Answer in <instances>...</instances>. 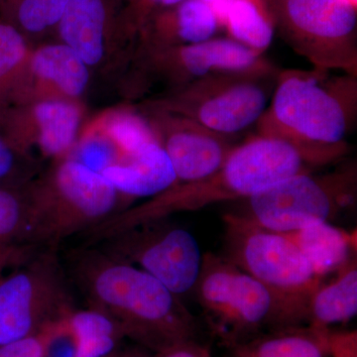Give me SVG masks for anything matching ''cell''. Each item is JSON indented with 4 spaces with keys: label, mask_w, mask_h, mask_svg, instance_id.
<instances>
[{
    "label": "cell",
    "mask_w": 357,
    "mask_h": 357,
    "mask_svg": "<svg viewBox=\"0 0 357 357\" xmlns=\"http://www.w3.org/2000/svg\"><path fill=\"white\" fill-rule=\"evenodd\" d=\"M57 249H41L0 279V347L36 335L75 309Z\"/></svg>",
    "instance_id": "10"
},
{
    "label": "cell",
    "mask_w": 357,
    "mask_h": 357,
    "mask_svg": "<svg viewBox=\"0 0 357 357\" xmlns=\"http://www.w3.org/2000/svg\"><path fill=\"white\" fill-rule=\"evenodd\" d=\"M202 1L211 7L215 18H218L217 20H220L222 17L225 9H227L229 0H202Z\"/></svg>",
    "instance_id": "34"
},
{
    "label": "cell",
    "mask_w": 357,
    "mask_h": 357,
    "mask_svg": "<svg viewBox=\"0 0 357 357\" xmlns=\"http://www.w3.org/2000/svg\"><path fill=\"white\" fill-rule=\"evenodd\" d=\"M30 182L0 185V249L27 244L31 213Z\"/></svg>",
    "instance_id": "24"
},
{
    "label": "cell",
    "mask_w": 357,
    "mask_h": 357,
    "mask_svg": "<svg viewBox=\"0 0 357 357\" xmlns=\"http://www.w3.org/2000/svg\"><path fill=\"white\" fill-rule=\"evenodd\" d=\"M316 170L290 143L256 134L238 143L215 172L196 182L175 184L139 206L115 213L84 232V244L100 243L124 230L168 218L174 213L250 198L285 178Z\"/></svg>",
    "instance_id": "3"
},
{
    "label": "cell",
    "mask_w": 357,
    "mask_h": 357,
    "mask_svg": "<svg viewBox=\"0 0 357 357\" xmlns=\"http://www.w3.org/2000/svg\"><path fill=\"white\" fill-rule=\"evenodd\" d=\"M300 248L318 276L335 274L356 257V232H349L331 222L317 223L284 234Z\"/></svg>",
    "instance_id": "19"
},
{
    "label": "cell",
    "mask_w": 357,
    "mask_h": 357,
    "mask_svg": "<svg viewBox=\"0 0 357 357\" xmlns=\"http://www.w3.org/2000/svg\"><path fill=\"white\" fill-rule=\"evenodd\" d=\"M356 161L323 174H297L259 194L244 199L238 213L263 229L291 234L317 223L331 222L354 206Z\"/></svg>",
    "instance_id": "7"
},
{
    "label": "cell",
    "mask_w": 357,
    "mask_h": 357,
    "mask_svg": "<svg viewBox=\"0 0 357 357\" xmlns=\"http://www.w3.org/2000/svg\"><path fill=\"white\" fill-rule=\"evenodd\" d=\"M357 119V77L326 70H280L256 134L290 143L317 169L351 153Z\"/></svg>",
    "instance_id": "2"
},
{
    "label": "cell",
    "mask_w": 357,
    "mask_h": 357,
    "mask_svg": "<svg viewBox=\"0 0 357 357\" xmlns=\"http://www.w3.org/2000/svg\"><path fill=\"white\" fill-rule=\"evenodd\" d=\"M100 128L119 148L123 159L149 145L160 143L147 117L136 110L121 109L112 112L105 117Z\"/></svg>",
    "instance_id": "25"
},
{
    "label": "cell",
    "mask_w": 357,
    "mask_h": 357,
    "mask_svg": "<svg viewBox=\"0 0 357 357\" xmlns=\"http://www.w3.org/2000/svg\"><path fill=\"white\" fill-rule=\"evenodd\" d=\"M154 357H213L208 347L199 344L196 340H187L155 354Z\"/></svg>",
    "instance_id": "32"
},
{
    "label": "cell",
    "mask_w": 357,
    "mask_h": 357,
    "mask_svg": "<svg viewBox=\"0 0 357 357\" xmlns=\"http://www.w3.org/2000/svg\"><path fill=\"white\" fill-rule=\"evenodd\" d=\"M280 70L270 63L246 70H220L166 91L145 107L183 115L225 135L256 126L273 93Z\"/></svg>",
    "instance_id": "6"
},
{
    "label": "cell",
    "mask_w": 357,
    "mask_h": 357,
    "mask_svg": "<svg viewBox=\"0 0 357 357\" xmlns=\"http://www.w3.org/2000/svg\"><path fill=\"white\" fill-rule=\"evenodd\" d=\"M218 29L217 18L208 4L202 0H184L153 14L144 23L134 55L201 43L213 38Z\"/></svg>",
    "instance_id": "16"
},
{
    "label": "cell",
    "mask_w": 357,
    "mask_h": 357,
    "mask_svg": "<svg viewBox=\"0 0 357 357\" xmlns=\"http://www.w3.org/2000/svg\"><path fill=\"white\" fill-rule=\"evenodd\" d=\"M225 257L262 283L280 307L282 328L306 323L307 303L324 281L286 234L225 213Z\"/></svg>",
    "instance_id": "5"
},
{
    "label": "cell",
    "mask_w": 357,
    "mask_h": 357,
    "mask_svg": "<svg viewBox=\"0 0 357 357\" xmlns=\"http://www.w3.org/2000/svg\"><path fill=\"white\" fill-rule=\"evenodd\" d=\"M279 34L314 69L357 77V8L347 0H269Z\"/></svg>",
    "instance_id": "9"
},
{
    "label": "cell",
    "mask_w": 357,
    "mask_h": 357,
    "mask_svg": "<svg viewBox=\"0 0 357 357\" xmlns=\"http://www.w3.org/2000/svg\"><path fill=\"white\" fill-rule=\"evenodd\" d=\"M220 28L229 39L264 55L276 30L269 0H229Z\"/></svg>",
    "instance_id": "22"
},
{
    "label": "cell",
    "mask_w": 357,
    "mask_h": 357,
    "mask_svg": "<svg viewBox=\"0 0 357 357\" xmlns=\"http://www.w3.org/2000/svg\"><path fill=\"white\" fill-rule=\"evenodd\" d=\"M357 314L356 258L335 273L328 283L319 284L307 303L306 323L328 330L331 326L351 321Z\"/></svg>",
    "instance_id": "21"
},
{
    "label": "cell",
    "mask_w": 357,
    "mask_h": 357,
    "mask_svg": "<svg viewBox=\"0 0 357 357\" xmlns=\"http://www.w3.org/2000/svg\"><path fill=\"white\" fill-rule=\"evenodd\" d=\"M69 278L89 309L116 324L124 337L155 354L196 340L194 316L161 282L96 245L69 255Z\"/></svg>",
    "instance_id": "1"
},
{
    "label": "cell",
    "mask_w": 357,
    "mask_h": 357,
    "mask_svg": "<svg viewBox=\"0 0 357 357\" xmlns=\"http://www.w3.org/2000/svg\"><path fill=\"white\" fill-rule=\"evenodd\" d=\"M31 50L24 33L15 25L0 20V107Z\"/></svg>",
    "instance_id": "26"
},
{
    "label": "cell",
    "mask_w": 357,
    "mask_h": 357,
    "mask_svg": "<svg viewBox=\"0 0 357 357\" xmlns=\"http://www.w3.org/2000/svg\"><path fill=\"white\" fill-rule=\"evenodd\" d=\"M37 174L34 157L18 149L0 132V185L30 182Z\"/></svg>",
    "instance_id": "28"
},
{
    "label": "cell",
    "mask_w": 357,
    "mask_h": 357,
    "mask_svg": "<svg viewBox=\"0 0 357 357\" xmlns=\"http://www.w3.org/2000/svg\"><path fill=\"white\" fill-rule=\"evenodd\" d=\"M326 344H328L330 357H357L356 332H326Z\"/></svg>",
    "instance_id": "30"
},
{
    "label": "cell",
    "mask_w": 357,
    "mask_h": 357,
    "mask_svg": "<svg viewBox=\"0 0 357 357\" xmlns=\"http://www.w3.org/2000/svg\"><path fill=\"white\" fill-rule=\"evenodd\" d=\"M68 157L100 174L123 159L119 148L102 128L84 136Z\"/></svg>",
    "instance_id": "27"
},
{
    "label": "cell",
    "mask_w": 357,
    "mask_h": 357,
    "mask_svg": "<svg viewBox=\"0 0 357 357\" xmlns=\"http://www.w3.org/2000/svg\"><path fill=\"white\" fill-rule=\"evenodd\" d=\"M328 330L310 326L277 328L230 345L229 357H330Z\"/></svg>",
    "instance_id": "20"
},
{
    "label": "cell",
    "mask_w": 357,
    "mask_h": 357,
    "mask_svg": "<svg viewBox=\"0 0 357 357\" xmlns=\"http://www.w3.org/2000/svg\"><path fill=\"white\" fill-rule=\"evenodd\" d=\"M107 357H154L148 354L147 352L144 351H140V349H117L114 352H112V354H109V356Z\"/></svg>",
    "instance_id": "35"
},
{
    "label": "cell",
    "mask_w": 357,
    "mask_h": 357,
    "mask_svg": "<svg viewBox=\"0 0 357 357\" xmlns=\"http://www.w3.org/2000/svg\"><path fill=\"white\" fill-rule=\"evenodd\" d=\"M102 174L124 198H153L177 183L172 163L160 143L126 157Z\"/></svg>",
    "instance_id": "18"
},
{
    "label": "cell",
    "mask_w": 357,
    "mask_h": 357,
    "mask_svg": "<svg viewBox=\"0 0 357 357\" xmlns=\"http://www.w3.org/2000/svg\"><path fill=\"white\" fill-rule=\"evenodd\" d=\"M124 198L102 174L70 157L56 160L30 182V213L26 243L57 249L75 234L88 231L121 211Z\"/></svg>",
    "instance_id": "4"
},
{
    "label": "cell",
    "mask_w": 357,
    "mask_h": 357,
    "mask_svg": "<svg viewBox=\"0 0 357 357\" xmlns=\"http://www.w3.org/2000/svg\"><path fill=\"white\" fill-rule=\"evenodd\" d=\"M143 114L172 163L176 184L208 177L241 143L237 142V136L215 132L183 115L148 107H144Z\"/></svg>",
    "instance_id": "14"
},
{
    "label": "cell",
    "mask_w": 357,
    "mask_h": 357,
    "mask_svg": "<svg viewBox=\"0 0 357 357\" xmlns=\"http://www.w3.org/2000/svg\"><path fill=\"white\" fill-rule=\"evenodd\" d=\"M95 245L140 268L178 297L192 292L203 264L196 237L167 218L124 230Z\"/></svg>",
    "instance_id": "11"
},
{
    "label": "cell",
    "mask_w": 357,
    "mask_h": 357,
    "mask_svg": "<svg viewBox=\"0 0 357 357\" xmlns=\"http://www.w3.org/2000/svg\"><path fill=\"white\" fill-rule=\"evenodd\" d=\"M192 292L211 331L227 347L255 337L265 326L282 328L273 294L225 256L204 255Z\"/></svg>",
    "instance_id": "8"
},
{
    "label": "cell",
    "mask_w": 357,
    "mask_h": 357,
    "mask_svg": "<svg viewBox=\"0 0 357 357\" xmlns=\"http://www.w3.org/2000/svg\"><path fill=\"white\" fill-rule=\"evenodd\" d=\"M62 43L76 52L91 69L110 56L109 11L105 0H70L59 21Z\"/></svg>",
    "instance_id": "17"
},
{
    "label": "cell",
    "mask_w": 357,
    "mask_h": 357,
    "mask_svg": "<svg viewBox=\"0 0 357 357\" xmlns=\"http://www.w3.org/2000/svg\"><path fill=\"white\" fill-rule=\"evenodd\" d=\"M133 88L145 91L155 84L166 91L191 84L220 70H246L270 64L264 55L234 40L213 38L201 43L144 52L134 55Z\"/></svg>",
    "instance_id": "12"
},
{
    "label": "cell",
    "mask_w": 357,
    "mask_h": 357,
    "mask_svg": "<svg viewBox=\"0 0 357 357\" xmlns=\"http://www.w3.org/2000/svg\"><path fill=\"white\" fill-rule=\"evenodd\" d=\"M91 70L62 42L40 46L31 50L14 79L2 109L46 98L77 100L89 88Z\"/></svg>",
    "instance_id": "15"
},
{
    "label": "cell",
    "mask_w": 357,
    "mask_h": 357,
    "mask_svg": "<svg viewBox=\"0 0 357 357\" xmlns=\"http://www.w3.org/2000/svg\"><path fill=\"white\" fill-rule=\"evenodd\" d=\"M82 121L83 110L77 100L46 98L0 112V132L24 153L32 156L34 149L56 161L72 151Z\"/></svg>",
    "instance_id": "13"
},
{
    "label": "cell",
    "mask_w": 357,
    "mask_h": 357,
    "mask_svg": "<svg viewBox=\"0 0 357 357\" xmlns=\"http://www.w3.org/2000/svg\"><path fill=\"white\" fill-rule=\"evenodd\" d=\"M66 326L76 345L75 357H107L119 349L123 333L109 317L96 310L73 309Z\"/></svg>",
    "instance_id": "23"
},
{
    "label": "cell",
    "mask_w": 357,
    "mask_h": 357,
    "mask_svg": "<svg viewBox=\"0 0 357 357\" xmlns=\"http://www.w3.org/2000/svg\"><path fill=\"white\" fill-rule=\"evenodd\" d=\"M50 325L45 326L36 335L2 345L0 347V357H45Z\"/></svg>",
    "instance_id": "29"
},
{
    "label": "cell",
    "mask_w": 357,
    "mask_h": 357,
    "mask_svg": "<svg viewBox=\"0 0 357 357\" xmlns=\"http://www.w3.org/2000/svg\"><path fill=\"white\" fill-rule=\"evenodd\" d=\"M40 250L29 244L0 249V273L6 270H13L30 259Z\"/></svg>",
    "instance_id": "31"
},
{
    "label": "cell",
    "mask_w": 357,
    "mask_h": 357,
    "mask_svg": "<svg viewBox=\"0 0 357 357\" xmlns=\"http://www.w3.org/2000/svg\"><path fill=\"white\" fill-rule=\"evenodd\" d=\"M136 1H137L136 9H137L138 25L142 27L144 23L153 15V10L157 7L169 8V7L178 6L184 0H136Z\"/></svg>",
    "instance_id": "33"
},
{
    "label": "cell",
    "mask_w": 357,
    "mask_h": 357,
    "mask_svg": "<svg viewBox=\"0 0 357 357\" xmlns=\"http://www.w3.org/2000/svg\"><path fill=\"white\" fill-rule=\"evenodd\" d=\"M347 1H349L352 6L356 7V8H357V0H347Z\"/></svg>",
    "instance_id": "36"
}]
</instances>
